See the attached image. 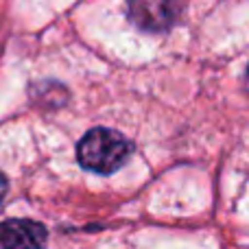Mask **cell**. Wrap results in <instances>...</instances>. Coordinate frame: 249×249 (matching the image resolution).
I'll return each mask as SVG.
<instances>
[{"label": "cell", "mask_w": 249, "mask_h": 249, "mask_svg": "<svg viewBox=\"0 0 249 249\" xmlns=\"http://www.w3.org/2000/svg\"><path fill=\"white\" fill-rule=\"evenodd\" d=\"M131 151L133 144L123 133L114 131V129L96 127L90 129L81 138V142L77 146V160L88 171L109 175L127 162Z\"/></svg>", "instance_id": "6da1fadb"}, {"label": "cell", "mask_w": 249, "mask_h": 249, "mask_svg": "<svg viewBox=\"0 0 249 249\" xmlns=\"http://www.w3.org/2000/svg\"><path fill=\"white\" fill-rule=\"evenodd\" d=\"M181 0H129V18L142 31L164 33L177 22Z\"/></svg>", "instance_id": "7a4b0ae2"}, {"label": "cell", "mask_w": 249, "mask_h": 249, "mask_svg": "<svg viewBox=\"0 0 249 249\" xmlns=\"http://www.w3.org/2000/svg\"><path fill=\"white\" fill-rule=\"evenodd\" d=\"M48 232L42 223L29 219H9L0 223V249H46Z\"/></svg>", "instance_id": "3957f363"}, {"label": "cell", "mask_w": 249, "mask_h": 249, "mask_svg": "<svg viewBox=\"0 0 249 249\" xmlns=\"http://www.w3.org/2000/svg\"><path fill=\"white\" fill-rule=\"evenodd\" d=\"M7 190H9V181L4 177V173H0V208H2V201L7 197Z\"/></svg>", "instance_id": "277c9868"}, {"label": "cell", "mask_w": 249, "mask_h": 249, "mask_svg": "<svg viewBox=\"0 0 249 249\" xmlns=\"http://www.w3.org/2000/svg\"><path fill=\"white\" fill-rule=\"evenodd\" d=\"M245 86H247V92H249V66H247V72H245Z\"/></svg>", "instance_id": "5b68a950"}]
</instances>
